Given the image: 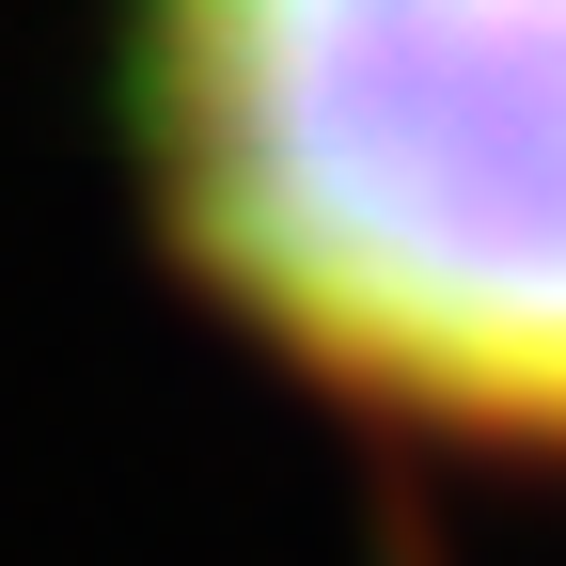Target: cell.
<instances>
[{
  "label": "cell",
  "mask_w": 566,
  "mask_h": 566,
  "mask_svg": "<svg viewBox=\"0 0 566 566\" xmlns=\"http://www.w3.org/2000/svg\"><path fill=\"white\" fill-rule=\"evenodd\" d=\"M111 126L142 237L283 378L566 472V0H205Z\"/></svg>",
  "instance_id": "6da1fadb"
}]
</instances>
